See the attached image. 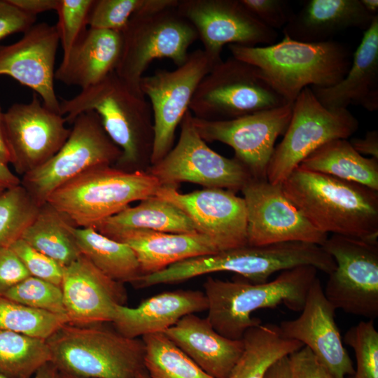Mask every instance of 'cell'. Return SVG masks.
Masks as SVG:
<instances>
[{
	"mask_svg": "<svg viewBox=\"0 0 378 378\" xmlns=\"http://www.w3.org/2000/svg\"><path fill=\"white\" fill-rule=\"evenodd\" d=\"M96 112L111 141L122 154L115 167L128 172L146 171L150 166L154 141L150 104L139 88L115 71L75 97L62 99L59 113L73 122L80 113Z\"/></svg>",
	"mask_w": 378,
	"mask_h": 378,
	"instance_id": "obj_1",
	"label": "cell"
},
{
	"mask_svg": "<svg viewBox=\"0 0 378 378\" xmlns=\"http://www.w3.org/2000/svg\"><path fill=\"white\" fill-rule=\"evenodd\" d=\"M281 186L286 197L318 231L377 241L378 191L300 167Z\"/></svg>",
	"mask_w": 378,
	"mask_h": 378,
	"instance_id": "obj_2",
	"label": "cell"
},
{
	"mask_svg": "<svg viewBox=\"0 0 378 378\" xmlns=\"http://www.w3.org/2000/svg\"><path fill=\"white\" fill-rule=\"evenodd\" d=\"M228 48L233 57L258 68L288 102H293L305 88H327L339 83L353 56L346 45L334 40L306 43L284 35L281 41L269 46Z\"/></svg>",
	"mask_w": 378,
	"mask_h": 378,
	"instance_id": "obj_3",
	"label": "cell"
},
{
	"mask_svg": "<svg viewBox=\"0 0 378 378\" xmlns=\"http://www.w3.org/2000/svg\"><path fill=\"white\" fill-rule=\"evenodd\" d=\"M317 272L313 266H298L259 284L208 277L203 285L208 301L206 318L221 335L242 340L248 328L261 324L260 319L251 316L255 310L284 304L301 312Z\"/></svg>",
	"mask_w": 378,
	"mask_h": 378,
	"instance_id": "obj_4",
	"label": "cell"
},
{
	"mask_svg": "<svg viewBox=\"0 0 378 378\" xmlns=\"http://www.w3.org/2000/svg\"><path fill=\"white\" fill-rule=\"evenodd\" d=\"M330 258L322 246L290 241L261 246L246 244L212 254L188 258L157 272L142 275L133 285L144 288L183 282L206 274L229 272L246 280L265 283L275 272L310 265L326 271Z\"/></svg>",
	"mask_w": 378,
	"mask_h": 378,
	"instance_id": "obj_5",
	"label": "cell"
},
{
	"mask_svg": "<svg viewBox=\"0 0 378 378\" xmlns=\"http://www.w3.org/2000/svg\"><path fill=\"white\" fill-rule=\"evenodd\" d=\"M103 323H65L46 342L59 372L85 378H134L145 370L142 340Z\"/></svg>",
	"mask_w": 378,
	"mask_h": 378,
	"instance_id": "obj_6",
	"label": "cell"
},
{
	"mask_svg": "<svg viewBox=\"0 0 378 378\" xmlns=\"http://www.w3.org/2000/svg\"><path fill=\"white\" fill-rule=\"evenodd\" d=\"M160 186L158 180L146 171L128 172L102 165L62 185L46 203L76 227H94L130 203L155 195Z\"/></svg>",
	"mask_w": 378,
	"mask_h": 378,
	"instance_id": "obj_7",
	"label": "cell"
},
{
	"mask_svg": "<svg viewBox=\"0 0 378 378\" xmlns=\"http://www.w3.org/2000/svg\"><path fill=\"white\" fill-rule=\"evenodd\" d=\"M287 103L258 68L232 56L216 64L202 79L189 111L197 119L223 121Z\"/></svg>",
	"mask_w": 378,
	"mask_h": 378,
	"instance_id": "obj_8",
	"label": "cell"
},
{
	"mask_svg": "<svg viewBox=\"0 0 378 378\" xmlns=\"http://www.w3.org/2000/svg\"><path fill=\"white\" fill-rule=\"evenodd\" d=\"M122 46L115 74L130 85L140 88L144 74L157 59L168 58L177 66L189 55V47L198 39L192 24L177 6L158 11L140 10L121 31Z\"/></svg>",
	"mask_w": 378,
	"mask_h": 378,
	"instance_id": "obj_9",
	"label": "cell"
},
{
	"mask_svg": "<svg viewBox=\"0 0 378 378\" xmlns=\"http://www.w3.org/2000/svg\"><path fill=\"white\" fill-rule=\"evenodd\" d=\"M358 127V120L348 109H328L309 87L304 88L293 102L284 138L274 148L267 171V181L281 184L321 146L333 139H347Z\"/></svg>",
	"mask_w": 378,
	"mask_h": 378,
	"instance_id": "obj_10",
	"label": "cell"
},
{
	"mask_svg": "<svg viewBox=\"0 0 378 378\" xmlns=\"http://www.w3.org/2000/svg\"><path fill=\"white\" fill-rule=\"evenodd\" d=\"M72 123L59 150L21 178V185L39 206L62 185L92 168L115 164L121 156V150L107 135L96 112H83Z\"/></svg>",
	"mask_w": 378,
	"mask_h": 378,
	"instance_id": "obj_11",
	"label": "cell"
},
{
	"mask_svg": "<svg viewBox=\"0 0 378 378\" xmlns=\"http://www.w3.org/2000/svg\"><path fill=\"white\" fill-rule=\"evenodd\" d=\"M188 110L181 123L177 144L160 161L147 169L161 186L177 187L192 183L206 188L241 191L253 179L234 158H227L212 150L198 134Z\"/></svg>",
	"mask_w": 378,
	"mask_h": 378,
	"instance_id": "obj_12",
	"label": "cell"
},
{
	"mask_svg": "<svg viewBox=\"0 0 378 378\" xmlns=\"http://www.w3.org/2000/svg\"><path fill=\"white\" fill-rule=\"evenodd\" d=\"M336 267L325 296L336 309L374 320L378 316V241L332 234L321 246Z\"/></svg>",
	"mask_w": 378,
	"mask_h": 378,
	"instance_id": "obj_13",
	"label": "cell"
},
{
	"mask_svg": "<svg viewBox=\"0 0 378 378\" xmlns=\"http://www.w3.org/2000/svg\"><path fill=\"white\" fill-rule=\"evenodd\" d=\"M215 65L203 49H197L176 69L159 70L140 80V89L149 99L153 118L150 165L173 147L176 130L189 110L199 83Z\"/></svg>",
	"mask_w": 378,
	"mask_h": 378,
	"instance_id": "obj_14",
	"label": "cell"
},
{
	"mask_svg": "<svg viewBox=\"0 0 378 378\" xmlns=\"http://www.w3.org/2000/svg\"><path fill=\"white\" fill-rule=\"evenodd\" d=\"M293 102L229 120L209 121L193 117V124L206 142L230 146L234 158L253 179H267V171L277 138L290 120Z\"/></svg>",
	"mask_w": 378,
	"mask_h": 378,
	"instance_id": "obj_15",
	"label": "cell"
},
{
	"mask_svg": "<svg viewBox=\"0 0 378 378\" xmlns=\"http://www.w3.org/2000/svg\"><path fill=\"white\" fill-rule=\"evenodd\" d=\"M241 191L246 210L248 245L299 241L322 246L328 237L286 197L281 184L251 179Z\"/></svg>",
	"mask_w": 378,
	"mask_h": 378,
	"instance_id": "obj_16",
	"label": "cell"
},
{
	"mask_svg": "<svg viewBox=\"0 0 378 378\" xmlns=\"http://www.w3.org/2000/svg\"><path fill=\"white\" fill-rule=\"evenodd\" d=\"M60 113L48 109L34 93L28 103H15L4 112V130L10 164L22 176L52 158L71 130Z\"/></svg>",
	"mask_w": 378,
	"mask_h": 378,
	"instance_id": "obj_17",
	"label": "cell"
},
{
	"mask_svg": "<svg viewBox=\"0 0 378 378\" xmlns=\"http://www.w3.org/2000/svg\"><path fill=\"white\" fill-rule=\"evenodd\" d=\"M179 13L195 27L216 64L225 45L255 47L275 43L278 34L258 20L240 0H179Z\"/></svg>",
	"mask_w": 378,
	"mask_h": 378,
	"instance_id": "obj_18",
	"label": "cell"
},
{
	"mask_svg": "<svg viewBox=\"0 0 378 378\" xmlns=\"http://www.w3.org/2000/svg\"><path fill=\"white\" fill-rule=\"evenodd\" d=\"M155 195L183 211L197 232L210 239L220 251L248 244L245 202L235 192L204 188L181 193L177 187L161 186Z\"/></svg>",
	"mask_w": 378,
	"mask_h": 378,
	"instance_id": "obj_19",
	"label": "cell"
},
{
	"mask_svg": "<svg viewBox=\"0 0 378 378\" xmlns=\"http://www.w3.org/2000/svg\"><path fill=\"white\" fill-rule=\"evenodd\" d=\"M59 38L55 25L34 24L22 38L0 45V76L32 89L50 110L59 113L55 90V64Z\"/></svg>",
	"mask_w": 378,
	"mask_h": 378,
	"instance_id": "obj_20",
	"label": "cell"
},
{
	"mask_svg": "<svg viewBox=\"0 0 378 378\" xmlns=\"http://www.w3.org/2000/svg\"><path fill=\"white\" fill-rule=\"evenodd\" d=\"M335 310L317 277L308 291L300 315L281 321L279 328L285 338L307 346L335 378H345L353 375L354 368L335 320Z\"/></svg>",
	"mask_w": 378,
	"mask_h": 378,
	"instance_id": "obj_21",
	"label": "cell"
},
{
	"mask_svg": "<svg viewBox=\"0 0 378 378\" xmlns=\"http://www.w3.org/2000/svg\"><path fill=\"white\" fill-rule=\"evenodd\" d=\"M124 284L114 281L80 255L65 267L61 288L69 323H111L115 307L127 300Z\"/></svg>",
	"mask_w": 378,
	"mask_h": 378,
	"instance_id": "obj_22",
	"label": "cell"
},
{
	"mask_svg": "<svg viewBox=\"0 0 378 378\" xmlns=\"http://www.w3.org/2000/svg\"><path fill=\"white\" fill-rule=\"evenodd\" d=\"M309 88L328 109H347L351 105L370 112L378 109V15L364 31L344 77L330 87Z\"/></svg>",
	"mask_w": 378,
	"mask_h": 378,
	"instance_id": "obj_23",
	"label": "cell"
},
{
	"mask_svg": "<svg viewBox=\"0 0 378 378\" xmlns=\"http://www.w3.org/2000/svg\"><path fill=\"white\" fill-rule=\"evenodd\" d=\"M208 309L203 291L176 290L155 295L136 307L118 305L111 323L121 335L129 338L164 332L186 315Z\"/></svg>",
	"mask_w": 378,
	"mask_h": 378,
	"instance_id": "obj_24",
	"label": "cell"
},
{
	"mask_svg": "<svg viewBox=\"0 0 378 378\" xmlns=\"http://www.w3.org/2000/svg\"><path fill=\"white\" fill-rule=\"evenodd\" d=\"M163 333L214 378H228L244 351L242 340L221 335L206 317L195 314L184 316Z\"/></svg>",
	"mask_w": 378,
	"mask_h": 378,
	"instance_id": "obj_25",
	"label": "cell"
},
{
	"mask_svg": "<svg viewBox=\"0 0 378 378\" xmlns=\"http://www.w3.org/2000/svg\"><path fill=\"white\" fill-rule=\"evenodd\" d=\"M122 46L121 32L89 27L62 59L55 78L81 90L94 85L115 71Z\"/></svg>",
	"mask_w": 378,
	"mask_h": 378,
	"instance_id": "obj_26",
	"label": "cell"
},
{
	"mask_svg": "<svg viewBox=\"0 0 378 378\" xmlns=\"http://www.w3.org/2000/svg\"><path fill=\"white\" fill-rule=\"evenodd\" d=\"M376 16L364 8L360 0H309L294 13L283 34L301 42H325L349 28L365 31Z\"/></svg>",
	"mask_w": 378,
	"mask_h": 378,
	"instance_id": "obj_27",
	"label": "cell"
},
{
	"mask_svg": "<svg viewBox=\"0 0 378 378\" xmlns=\"http://www.w3.org/2000/svg\"><path fill=\"white\" fill-rule=\"evenodd\" d=\"M114 240L132 248L144 274L159 272L188 258L220 251L210 239L199 233L133 230L118 235Z\"/></svg>",
	"mask_w": 378,
	"mask_h": 378,
	"instance_id": "obj_28",
	"label": "cell"
},
{
	"mask_svg": "<svg viewBox=\"0 0 378 378\" xmlns=\"http://www.w3.org/2000/svg\"><path fill=\"white\" fill-rule=\"evenodd\" d=\"M101 234L114 239L133 230H153L169 233H197L195 227L178 207L156 195L127 206L107 218L94 227Z\"/></svg>",
	"mask_w": 378,
	"mask_h": 378,
	"instance_id": "obj_29",
	"label": "cell"
},
{
	"mask_svg": "<svg viewBox=\"0 0 378 378\" xmlns=\"http://www.w3.org/2000/svg\"><path fill=\"white\" fill-rule=\"evenodd\" d=\"M298 167L378 191V160L359 154L345 139L326 142L309 155Z\"/></svg>",
	"mask_w": 378,
	"mask_h": 378,
	"instance_id": "obj_30",
	"label": "cell"
},
{
	"mask_svg": "<svg viewBox=\"0 0 378 378\" xmlns=\"http://www.w3.org/2000/svg\"><path fill=\"white\" fill-rule=\"evenodd\" d=\"M242 340L244 351L228 378H265L275 362L304 346L283 337L279 326L272 323L248 328Z\"/></svg>",
	"mask_w": 378,
	"mask_h": 378,
	"instance_id": "obj_31",
	"label": "cell"
},
{
	"mask_svg": "<svg viewBox=\"0 0 378 378\" xmlns=\"http://www.w3.org/2000/svg\"><path fill=\"white\" fill-rule=\"evenodd\" d=\"M74 235L80 254L111 279L135 283L144 274L132 248L112 239L94 227H75Z\"/></svg>",
	"mask_w": 378,
	"mask_h": 378,
	"instance_id": "obj_32",
	"label": "cell"
},
{
	"mask_svg": "<svg viewBox=\"0 0 378 378\" xmlns=\"http://www.w3.org/2000/svg\"><path fill=\"white\" fill-rule=\"evenodd\" d=\"M75 226L48 203L40 206L34 220L21 239L29 246L64 267L81 254L76 244Z\"/></svg>",
	"mask_w": 378,
	"mask_h": 378,
	"instance_id": "obj_33",
	"label": "cell"
},
{
	"mask_svg": "<svg viewBox=\"0 0 378 378\" xmlns=\"http://www.w3.org/2000/svg\"><path fill=\"white\" fill-rule=\"evenodd\" d=\"M51 361L45 340L0 330V374L8 378H31Z\"/></svg>",
	"mask_w": 378,
	"mask_h": 378,
	"instance_id": "obj_34",
	"label": "cell"
},
{
	"mask_svg": "<svg viewBox=\"0 0 378 378\" xmlns=\"http://www.w3.org/2000/svg\"><path fill=\"white\" fill-rule=\"evenodd\" d=\"M144 368L150 378H214L182 351L164 333L141 337Z\"/></svg>",
	"mask_w": 378,
	"mask_h": 378,
	"instance_id": "obj_35",
	"label": "cell"
},
{
	"mask_svg": "<svg viewBox=\"0 0 378 378\" xmlns=\"http://www.w3.org/2000/svg\"><path fill=\"white\" fill-rule=\"evenodd\" d=\"M67 323L65 314L34 309L0 296V330L46 340Z\"/></svg>",
	"mask_w": 378,
	"mask_h": 378,
	"instance_id": "obj_36",
	"label": "cell"
},
{
	"mask_svg": "<svg viewBox=\"0 0 378 378\" xmlns=\"http://www.w3.org/2000/svg\"><path fill=\"white\" fill-rule=\"evenodd\" d=\"M40 206L21 185L7 188L0 196V247L20 239L36 218Z\"/></svg>",
	"mask_w": 378,
	"mask_h": 378,
	"instance_id": "obj_37",
	"label": "cell"
},
{
	"mask_svg": "<svg viewBox=\"0 0 378 378\" xmlns=\"http://www.w3.org/2000/svg\"><path fill=\"white\" fill-rule=\"evenodd\" d=\"M3 296L34 309L66 315L61 287L32 276L16 284Z\"/></svg>",
	"mask_w": 378,
	"mask_h": 378,
	"instance_id": "obj_38",
	"label": "cell"
},
{
	"mask_svg": "<svg viewBox=\"0 0 378 378\" xmlns=\"http://www.w3.org/2000/svg\"><path fill=\"white\" fill-rule=\"evenodd\" d=\"M344 342L354 349L356 356V369L350 378H378V332L374 320L351 327Z\"/></svg>",
	"mask_w": 378,
	"mask_h": 378,
	"instance_id": "obj_39",
	"label": "cell"
},
{
	"mask_svg": "<svg viewBox=\"0 0 378 378\" xmlns=\"http://www.w3.org/2000/svg\"><path fill=\"white\" fill-rule=\"evenodd\" d=\"M94 0H59L55 11L57 30L63 57H66L85 31L88 18Z\"/></svg>",
	"mask_w": 378,
	"mask_h": 378,
	"instance_id": "obj_40",
	"label": "cell"
},
{
	"mask_svg": "<svg viewBox=\"0 0 378 378\" xmlns=\"http://www.w3.org/2000/svg\"><path fill=\"white\" fill-rule=\"evenodd\" d=\"M144 3V0H94L87 24L92 29L121 32Z\"/></svg>",
	"mask_w": 378,
	"mask_h": 378,
	"instance_id": "obj_41",
	"label": "cell"
},
{
	"mask_svg": "<svg viewBox=\"0 0 378 378\" xmlns=\"http://www.w3.org/2000/svg\"><path fill=\"white\" fill-rule=\"evenodd\" d=\"M10 247L21 260L31 276L61 287L65 267L36 250L21 238L13 242Z\"/></svg>",
	"mask_w": 378,
	"mask_h": 378,
	"instance_id": "obj_42",
	"label": "cell"
},
{
	"mask_svg": "<svg viewBox=\"0 0 378 378\" xmlns=\"http://www.w3.org/2000/svg\"><path fill=\"white\" fill-rule=\"evenodd\" d=\"M242 5L258 20L276 31L284 28L294 12L286 0H240Z\"/></svg>",
	"mask_w": 378,
	"mask_h": 378,
	"instance_id": "obj_43",
	"label": "cell"
},
{
	"mask_svg": "<svg viewBox=\"0 0 378 378\" xmlns=\"http://www.w3.org/2000/svg\"><path fill=\"white\" fill-rule=\"evenodd\" d=\"M290 378H335L306 346L288 356Z\"/></svg>",
	"mask_w": 378,
	"mask_h": 378,
	"instance_id": "obj_44",
	"label": "cell"
},
{
	"mask_svg": "<svg viewBox=\"0 0 378 378\" xmlns=\"http://www.w3.org/2000/svg\"><path fill=\"white\" fill-rule=\"evenodd\" d=\"M31 276L10 246L0 247V296Z\"/></svg>",
	"mask_w": 378,
	"mask_h": 378,
	"instance_id": "obj_45",
	"label": "cell"
},
{
	"mask_svg": "<svg viewBox=\"0 0 378 378\" xmlns=\"http://www.w3.org/2000/svg\"><path fill=\"white\" fill-rule=\"evenodd\" d=\"M36 16L24 13L9 2L0 0V41L15 33H24L36 22Z\"/></svg>",
	"mask_w": 378,
	"mask_h": 378,
	"instance_id": "obj_46",
	"label": "cell"
},
{
	"mask_svg": "<svg viewBox=\"0 0 378 378\" xmlns=\"http://www.w3.org/2000/svg\"><path fill=\"white\" fill-rule=\"evenodd\" d=\"M352 147L360 155H370L378 160V131L366 132L362 138H352L349 141Z\"/></svg>",
	"mask_w": 378,
	"mask_h": 378,
	"instance_id": "obj_47",
	"label": "cell"
},
{
	"mask_svg": "<svg viewBox=\"0 0 378 378\" xmlns=\"http://www.w3.org/2000/svg\"><path fill=\"white\" fill-rule=\"evenodd\" d=\"M10 3L25 13L36 16L38 14L55 10L59 0H8Z\"/></svg>",
	"mask_w": 378,
	"mask_h": 378,
	"instance_id": "obj_48",
	"label": "cell"
},
{
	"mask_svg": "<svg viewBox=\"0 0 378 378\" xmlns=\"http://www.w3.org/2000/svg\"><path fill=\"white\" fill-rule=\"evenodd\" d=\"M265 378H290L288 356L275 362L267 370Z\"/></svg>",
	"mask_w": 378,
	"mask_h": 378,
	"instance_id": "obj_49",
	"label": "cell"
},
{
	"mask_svg": "<svg viewBox=\"0 0 378 378\" xmlns=\"http://www.w3.org/2000/svg\"><path fill=\"white\" fill-rule=\"evenodd\" d=\"M21 183V179L8 167V165L0 160V185L9 188Z\"/></svg>",
	"mask_w": 378,
	"mask_h": 378,
	"instance_id": "obj_50",
	"label": "cell"
},
{
	"mask_svg": "<svg viewBox=\"0 0 378 378\" xmlns=\"http://www.w3.org/2000/svg\"><path fill=\"white\" fill-rule=\"evenodd\" d=\"M0 160L9 164L10 162V154L8 150L5 130H4V112L2 111L0 104Z\"/></svg>",
	"mask_w": 378,
	"mask_h": 378,
	"instance_id": "obj_51",
	"label": "cell"
},
{
	"mask_svg": "<svg viewBox=\"0 0 378 378\" xmlns=\"http://www.w3.org/2000/svg\"><path fill=\"white\" fill-rule=\"evenodd\" d=\"M58 370L52 363H48L40 368L33 378H57Z\"/></svg>",
	"mask_w": 378,
	"mask_h": 378,
	"instance_id": "obj_52",
	"label": "cell"
},
{
	"mask_svg": "<svg viewBox=\"0 0 378 378\" xmlns=\"http://www.w3.org/2000/svg\"><path fill=\"white\" fill-rule=\"evenodd\" d=\"M364 8L372 15H378L377 0H360Z\"/></svg>",
	"mask_w": 378,
	"mask_h": 378,
	"instance_id": "obj_53",
	"label": "cell"
},
{
	"mask_svg": "<svg viewBox=\"0 0 378 378\" xmlns=\"http://www.w3.org/2000/svg\"><path fill=\"white\" fill-rule=\"evenodd\" d=\"M57 378H85L58 371Z\"/></svg>",
	"mask_w": 378,
	"mask_h": 378,
	"instance_id": "obj_54",
	"label": "cell"
},
{
	"mask_svg": "<svg viewBox=\"0 0 378 378\" xmlns=\"http://www.w3.org/2000/svg\"><path fill=\"white\" fill-rule=\"evenodd\" d=\"M134 378H150L146 370L139 372Z\"/></svg>",
	"mask_w": 378,
	"mask_h": 378,
	"instance_id": "obj_55",
	"label": "cell"
},
{
	"mask_svg": "<svg viewBox=\"0 0 378 378\" xmlns=\"http://www.w3.org/2000/svg\"><path fill=\"white\" fill-rule=\"evenodd\" d=\"M7 188L1 185H0V196Z\"/></svg>",
	"mask_w": 378,
	"mask_h": 378,
	"instance_id": "obj_56",
	"label": "cell"
},
{
	"mask_svg": "<svg viewBox=\"0 0 378 378\" xmlns=\"http://www.w3.org/2000/svg\"><path fill=\"white\" fill-rule=\"evenodd\" d=\"M0 378H8V377L0 374Z\"/></svg>",
	"mask_w": 378,
	"mask_h": 378,
	"instance_id": "obj_57",
	"label": "cell"
}]
</instances>
